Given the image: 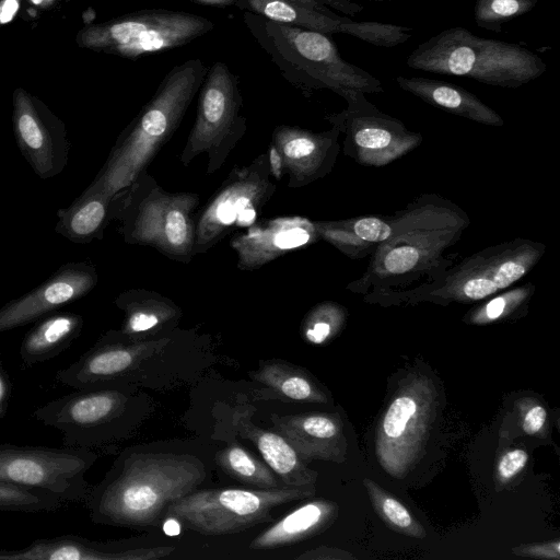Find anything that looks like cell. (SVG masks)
Here are the masks:
<instances>
[{
  "mask_svg": "<svg viewBox=\"0 0 560 560\" xmlns=\"http://www.w3.org/2000/svg\"><path fill=\"white\" fill-rule=\"evenodd\" d=\"M538 0H476L474 20L485 30L500 33L503 24L532 11Z\"/></svg>",
  "mask_w": 560,
  "mask_h": 560,
  "instance_id": "33",
  "label": "cell"
},
{
  "mask_svg": "<svg viewBox=\"0 0 560 560\" xmlns=\"http://www.w3.org/2000/svg\"><path fill=\"white\" fill-rule=\"evenodd\" d=\"M300 4L323 11L331 12V9L341 11L345 14L354 16L361 12L363 7L349 0H291Z\"/></svg>",
  "mask_w": 560,
  "mask_h": 560,
  "instance_id": "38",
  "label": "cell"
},
{
  "mask_svg": "<svg viewBox=\"0 0 560 560\" xmlns=\"http://www.w3.org/2000/svg\"><path fill=\"white\" fill-rule=\"evenodd\" d=\"M57 234L78 244L102 240L113 220V197L83 191L66 208L57 211Z\"/></svg>",
  "mask_w": 560,
  "mask_h": 560,
  "instance_id": "26",
  "label": "cell"
},
{
  "mask_svg": "<svg viewBox=\"0 0 560 560\" xmlns=\"http://www.w3.org/2000/svg\"><path fill=\"white\" fill-rule=\"evenodd\" d=\"M243 21L271 57L282 75L300 89H328L343 96L348 91L383 92L381 81L341 58L326 35L244 12Z\"/></svg>",
  "mask_w": 560,
  "mask_h": 560,
  "instance_id": "4",
  "label": "cell"
},
{
  "mask_svg": "<svg viewBox=\"0 0 560 560\" xmlns=\"http://www.w3.org/2000/svg\"><path fill=\"white\" fill-rule=\"evenodd\" d=\"M393 233L346 287L369 302H409L456 261L452 249L470 225L468 214L436 194H422L392 214Z\"/></svg>",
  "mask_w": 560,
  "mask_h": 560,
  "instance_id": "1",
  "label": "cell"
},
{
  "mask_svg": "<svg viewBox=\"0 0 560 560\" xmlns=\"http://www.w3.org/2000/svg\"><path fill=\"white\" fill-rule=\"evenodd\" d=\"M340 221L358 238L376 246L393 233L392 215H360Z\"/></svg>",
  "mask_w": 560,
  "mask_h": 560,
  "instance_id": "36",
  "label": "cell"
},
{
  "mask_svg": "<svg viewBox=\"0 0 560 560\" xmlns=\"http://www.w3.org/2000/svg\"><path fill=\"white\" fill-rule=\"evenodd\" d=\"M267 20L330 35L342 33L377 47H394L412 36L408 26L372 21H353L331 12H323L291 0H237L235 4Z\"/></svg>",
  "mask_w": 560,
  "mask_h": 560,
  "instance_id": "16",
  "label": "cell"
},
{
  "mask_svg": "<svg viewBox=\"0 0 560 560\" xmlns=\"http://www.w3.org/2000/svg\"><path fill=\"white\" fill-rule=\"evenodd\" d=\"M347 108L328 116L332 126L346 135L343 151L358 163L383 166L418 147L422 136L371 104L364 93L349 91L342 96Z\"/></svg>",
  "mask_w": 560,
  "mask_h": 560,
  "instance_id": "13",
  "label": "cell"
},
{
  "mask_svg": "<svg viewBox=\"0 0 560 560\" xmlns=\"http://www.w3.org/2000/svg\"><path fill=\"white\" fill-rule=\"evenodd\" d=\"M365 1L383 2V1H395V0H365Z\"/></svg>",
  "mask_w": 560,
  "mask_h": 560,
  "instance_id": "48",
  "label": "cell"
},
{
  "mask_svg": "<svg viewBox=\"0 0 560 560\" xmlns=\"http://www.w3.org/2000/svg\"><path fill=\"white\" fill-rule=\"evenodd\" d=\"M12 104L13 132L22 155L40 179L57 176L70 152L63 121L22 88L14 90Z\"/></svg>",
  "mask_w": 560,
  "mask_h": 560,
  "instance_id": "15",
  "label": "cell"
},
{
  "mask_svg": "<svg viewBox=\"0 0 560 560\" xmlns=\"http://www.w3.org/2000/svg\"><path fill=\"white\" fill-rule=\"evenodd\" d=\"M16 5V0H3L0 3V23H5L13 16Z\"/></svg>",
  "mask_w": 560,
  "mask_h": 560,
  "instance_id": "44",
  "label": "cell"
},
{
  "mask_svg": "<svg viewBox=\"0 0 560 560\" xmlns=\"http://www.w3.org/2000/svg\"><path fill=\"white\" fill-rule=\"evenodd\" d=\"M167 342L166 337L140 341L120 330H110L77 361L58 370L55 377L73 389L107 388L135 369L144 354L153 353Z\"/></svg>",
  "mask_w": 560,
  "mask_h": 560,
  "instance_id": "17",
  "label": "cell"
},
{
  "mask_svg": "<svg viewBox=\"0 0 560 560\" xmlns=\"http://www.w3.org/2000/svg\"><path fill=\"white\" fill-rule=\"evenodd\" d=\"M214 27L202 15L149 9L89 24L78 32L75 42L81 48L137 59L187 45Z\"/></svg>",
  "mask_w": 560,
  "mask_h": 560,
  "instance_id": "8",
  "label": "cell"
},
{
  "mask_svg": "<svg viewBox=\"0 0 560 560\" xmlns=\"http://www.w3.org/2000/svg\"><path fill=\"white\" fill-rule=\"evenodd\" d=\"M364 483L370 490L373 502L384 520L408 535L424 537L423 528L413 520L408 510L395 498L383 492L370 479Z\"/></svg>",
  "mask_w": 560,
  "mask_h": 560,
  "instance_id": "35",
  "label": "cell"
},
{
  "mask_svg": "<svg viewBox=\"0 0 560 560\" xmlns=\"http://www.w3.org/2000/svg\"><path fill=\"white\" fill-rule=\"evenodd\" d=\"M250 378L265 385L278 396L294 401H320L323 395L300 369L281 360L261 362Z\"/></svg>",
  "mask_w": 560,
  "mask_h": 560,
  "instance_id": "29",
  "label": "cell"
},
{
  "mask_svg": "<svg viewBox=\"0 0 560 560\" xmlns=\"http://www.w3.org/2000/svg\"><path fill=\"white\" fill-rule=\"evenodd\" d=\"M340 131L314 132L298 126H277L271 142L283 160L289 188H301L329 174L340 151Z\"/></svg>",
  "mask_w": 560,
  "mask_h": 560,
  "instance_id": "20",
  "label": "cell"
},
{
  "mask_svg": "<svg viewBox=\"0 0 560 560\" xmlns=\"http://www.w3.org/2000/svg\"><path fill=\"white\" fill-rule=\"evenodd\" d=\"M536 285L533 282H526L513 288H508L481 301L466 315V320L474 325H487L525 310Z\"/></svg>",
  "mask_w": 560,
  "mask_h": 560,
  "instance_id": "31",
  "label": "cell"
},
{
  "mask_svg": "<svg viewBox=\"0 0 560 560\" xmlns=\"http://www.w3.org/2000/svg\"><path fill=\"white\" fill-rule=\"evenodd\" d=\"M396 82L401 90L451 114L487 126L504 125L503 118L494 109L471 92L454 83L431 78L401 75L396 78Z\"/></svg>",
  "mask_w": 560,
  "mask_h": 560,
  "instance_id": "22",
  "label": "cell"
},
{
  "mask_svg": "<svg viewBox=\"0 0 560 560\" xmlns=\"http://www.w3.org/2000/svg\"><path fill=\"white\" fill-rule=\"evenodd\" d=\"M343 308L335 302L317 304L304 318L302 332L312 343L319 345L329 339L343 320Z\"/></svg>",
  "mask_w": 560,
  "mask_h": 560,
  "instance_id": "34",
  "label": "cell"
},
{
  "mask_svg": "<svg viewBox=\"0 0 560 560\" xmlns=\"http://www.w3.org/2000/svg\"><path fill=\"white\" fill-rule=\"evenodd\" d=\"M163 530L165 534L171 536L177 535L180 533V522L173 516H166L163 524Z\"/></svg>",
  "mask_w": 560,
  "mask_h": 560,
  "instance_id": "45",
  "label": "cell"
},
{
  "mask_svg": "<svg viewBox=\"0 0 560 560\" xmlns=\"http://www.w3.org/2000/svg\"><path fill=\"white\" fill-rule=\"evenodd\" d=\"M417 410L416 401L409 396L397 397L389 406L383 421V433L388 439L400 438Z\"/></svg>",
  "mask_w": 560,
  "mask_h": 560,
  "instance_id": "37",
  "label": "cell"
},
{
  "mask_svg": "<svg viewBox=\"0 0 560 560\" xmlns=\"http://www.w3.org/2000/svg\"><path fill=\"white\" fill-rule=\"evenodd\" d=\"M215 460L224 472L245 485L257 489H275L284 486L267 464L237 444H231L219 451Z\"/></svg>",
  "mask_w": 560,
  "mask_h": 560,
  "instance_id": "30",
  "label": "cell"
},
{
  "mask_svg": "<svg viewBox=\"0 0 560 560\" xmlns=\"http://www.w3.org/2000/svg\"><path fill=\"white\" fill-rule=\"evenodd\" d=\"M83 324V317L73 312H55L38 319L21 341L23 365L31 368L58 357L80 336Z\"/></svg>",
  "mask_w": 560,
  "mask_h": 560,
  "instance_id": "23",
  "label": "cell"
},
{
  "mask_svg": "<svg viewBox=\"0 0 560 560\" xmlns=\"http://www.w3.org/2000/svg\"><path fill=\"white\" fill-rule=\"evenodd\" d=\"M174 548L118 549L77 535L36 539L19 550H0L1 560H151L170 555Z\"/></svg>",
  "mask_w": 560,
  "mask_h": 560,
  "instance_id": "21",
  "label": "cell"
},
{
  "mask_svg": "<svg viewBox=\"0 0 560 560\" xmlns=\"http://www.w3.org/2000/svg\"><path fill=\"white\" fill-rule=\"evenodd\" d=\"M114 303L125 314L120 331L137 339L176 325L182 316V310L172 300L147 289L126 290Z\"/></svg>",
  "mask_w": 560,
  "mask_h": 560,
  "instance_id": "24",
  "label": "cell"
},
{
  "mask_svg": "<svg viewBox=\"0 0 560 560\" xmlns=\"http://www.w3.org/2000/svg\"><path fill=\"white\" fill-rule=\"evenodd\" d=\"M11 395L12 383L0 357V420H2L8 412Z\"/></svg>",
  "mask_w": 560,
  "mask_h": 560,
  "instance_id": "40",
  "label": "cell"
},
{
  "mask_svg": "<svg viewBox=\"0 0 560 560\" xmlns=\"http://www.w3.org/2000/svg\"><path fill=\"white\" fill-rule=\"evenodd\" d=\"M205 478V465L192 455L137 453L89 490L84 502L95 523L154 526L172 502L195 491Z\"/></svg>",
  "mask_w": 560,
  "mask_h": 560,
  "instance_id": "2",
  "label": "cell"
},
{
  "mask_svg": "<svg viewBox=\"0 0 560 560\" xmlns=\"http://www.w3.org/2000/svg\"><path fill=\"white\" fill-rule=\"evenodd\" d=\"M97 281L96 267L90 260L61 265L38 287L0 307V334L35 323L82 299Z\"/></svg>",
  "mask_w": 560,
  "mask_h": 560,
  "instance_id": "18",
  "label": "cell"
},
{
  "mask_svg": "<svg viewBox=\"0 0 560 560\" xmlns=\"http://www.w3.org/2000/svg\"><path fill=\"white\" fill-rule=\"evenodd\" d=\"M34 8L38 10H47L51 8L56 0H27Z\"/></svg>",
  "mask_w": 560,
  "mask_h": 560,
  "instance_id": "47",
  "label": "cell"
},
{
  "mask_svg": "<svg viewBox=\"0 0 560 560\" xmlns=\"http://www.w3.org/2000/svg\"><path fill=\"white\" fill-rule=\"evenodd\" d=\"M96 460L91 450L71 446L0 444V480L47 492L65 503L84 501L85 474Z\"/></svg>",
  "mask_w": 560,
  "mask_h": 560,
  "instance_id": "12",
  "label": "cell"
},
{
  "mask_svg": "<svg viewBox=\"0 0 560 560\" xmlns=\"http://www.w3.org/2000/svg\"><path fill=\"white\" fill-rule=\"evenodd\" d=\"M526 555H536L544 557H556L559 558V541L541 546H530L524 549Z\"/></svg>",
  "mask_w": 560,
  "mask_h": 560,
  "instance_id": "43",
  "label": "cell"
},
{
  "mask_svg": "<svg viewBox=\"0 0 560 560\" xmlns=\"http://www.w3.org/2000/svg\"><path fill=\"white\" fill-rule=\"evenodd\" d=\"M266 153L268 159L270 176L273 177V179L276 180H281L285 173L283 160L281 158L280 152L272 143H270L268 152Z\"/></svg>",
  "mask_w": 560,
  "mask_h": 560,
  "instance_id": "42",
  "label": "cell"
},
{
  "mask_svg": "<svg viewBox=\"0 0 560 560\" xmlns=\"http://www.w3.org/2000/svg\"><path fill=\"white\" fill-rule=\"evenodd\" d=\"M247 129L238 78L222 62H213L199 89L198 109L179 160L187 166L207 155V173L221 168Z\"/></svg>",
  "mask_w": 560,
  "mask_h": 560,
  "instance_id": "10",
  "label": "cell"
},
{
  "mask_svg": "<svg viewBox=\"0 0 560 560\" xmlns=\"http://www.w3.org/2000/svg\"><path fill=\"white\" fill-rule=\"evenodd\" d=\"M546 420V410L541 406H535L527 411L523 420V429L527 434L537 433Z\"/></svg>",
  "mask_w": 560,
  "mask_h": 560,
  "instance_id": "41",
  "label": "cell"
},
{
  "mask_svg": "<svg viewBox=\"0 0 560 560\" xmlns=\"http://www.w3.org/2000/svg\"><path fill=\"white\" fill-rule=\"evenodd\" d=\"M276 432L281 434L303 458L326 453V442L338 433L336 421L324 415H270Z\"/></svg>",
  "mask_w": 560,
  "mask_h": 560,
  "instance_id": "27",
  "label": "cell"
},
{
  "mask_svg": "<svg viewBox=\"0 0 560 560\" xmlns=\"http://www.w3.org/2000/svg\"><path fill=\"white\" fill-rule=\"evenodd\" d=\"M406 63L415 70L466 77L508 89L520 88L547 69L545 61L529 49L479 37L463 26L446 28L419 44Z\"/></svg>",
  "mask_w": 560,
  "mask_h": 560,
  "instance_id": "5",
  "label": "cell"
},
{
  "mask_svg": "<svg viewBox=\"0 0 560 560\" xmlns=\"http://www.w3.org/2000/svg\"><path fill=\"white\" fill-rule=\"evenodd\" d=\"M527 462V453L524 450L516 448L508 452L498 465V471L501 478L510 479L515 476Z\"/></svg>",
  "mask_w": 560,
  "mask_h": 560,
  "instance_id": "39",
  "label": "cell"
},
{
  "mask_svg": "<svg viewBox=\"0 0 560 560\" xmlns=\"http://www.w3.org/2000/svg\"><path fill=\"white\" fill-rule=\"evenodd\" d=\"M330 506L322 501L303 504L256 536L249 547L272 549L295 544L315 533L328 518Z\"/></svg>",
  "mask_w": 560,
  "mask_h": 560,
  "instance_id": "28",
  "label": "cell"
},
{
  "mask_svg": "<svg viewBox=\"0 0 560 560\" xmlns=\"http://www.w3.org/2000/svg\"><path fill=\"white\" fill-rule=\"evenodd\" d=\"M200 197L171 192L143 172L113 197V220L131 245L150 246L170 259L188 264L195 253L196 218Z\"/></svg>",
  "mask_w": 560,
  "mask_h": 560,
  "instance_id": "6",
  "label": "cell"
},
{
  "mask_svg": "<svg viewBox=\"0 0 560 560\" xmlns=\"http://www.w3.org/2000/svg\"><path fill=\"white\" fill-rule=\"evenodd\" d=\"M542 242L516 237L457 260L428 289L409 302L474 303L524 278L542 258Z\"/></svg>",
  "mask_w": 560,
  "mask_h": 560,
  "instance_id": "7",
  "label": "cell"
},
{
  "mask_svg": "<svg viewBox=\"0 0 560 560\" xmlns=\"http://www.w3.org/2000/svg\"><path fill=\"white\" fill-rule=\"evenodd\" d=\"M207 70L200 59H189L173 67L153 97L120 133L104 165L83 191L114 197L147 172L178 128Z\"/></svg>",
  "mask_w": 560,
  "mask_h": 560,
  "instance_id": "3",
  "label": "cell"
},
{
  "mask_svg": "<svg viewBox=\"0 0 560 560\" xmlns=\"http://www.w3.org/2000/svg\"><path fill=\"white\" fill-rule=\"evenodd\" d=\"M233 422L240 434L254 443L282 485L303 487L311 482L310 471L281 434L256 427L246 413L240 411L235 412Z\"/></svg>",
  "mask_w": 560,
  "mask_h": 560,
  "instance_id": "25",
  "label": "cell"
},
{
  "mask_svg": "<svg viewBox=\"0 0 560 560\" xmlns=\"http://www.w3.org/2000/svg\"><path fill=\"white\" fill-rule=\"evenodd\" d=\"M127 396L116 388L75 389L37 407L34 418L59 431L66 446L91 450L124 415Z\"/></svg>",
  "mask_w": 560,
  "mask_h": 560,
  "instance_id": "14",
  "label": "cell"
},
{
  "mask_svg": "<svg viewBox=\"0 0 560 560\" xmlns=\"http://www.w3.org/2000/svg\"><path fill=\"white\" fill-rule=\"evenodd\" d=\"M314 221L302 215L256 221L230 241L237 256V268L255 270L318 240Z\"/></svg>",
  "mask_w": 560,
  "mask_h": 560,
  "instance_id": "19",
  "label": "cell"
},
{
  "mask_svg": "<svg viewBox=\"0 0 560 560\" xmlns=\"http://www.w3.org/2000/svg\"><path fill=\"white\" fill-rule=\"evenodd\" d=\"M308 486L275 489L218 488L192 491L172 502L164 516L202 535L235 534L272 521L271 510L312 494Z\"/></svg>",
  "mask_w": 560,
  "mask_h": 560,
  "instance_id": "9",
  "label": "cell"
},
{
  "mask_svg": "<svg viewBox=\"0 0 560 560\" xmlns=\"http://www.w3.org/2000/svg\"><path fill=\"white\" fill-rule=\"evenodd\" d=\"M267 153L234 167L196 218L195 253L205 254L223 237L254 224L276 192Z\"/></svg>",
  "mask_w": 560,
  "mask_h": 560,
  "instance_id": "11",
  "label": "cell"
},
{
  "mask_svg": "<svg viewBox=\"0 0 560 560\" xmlns=\"http://www.w3.org/2000/svg\"><path fill=\"white\" fill-rule=\"evenodd\" d=\"M65 502L47 492L0 480V511L38 513L60 509Z\"/></svg>",
  "mask_w": 560,
  "mask_h": 560,
  "instance_id": "32",
  "label": "cell"
},
{
  "mask_svg": "<svg viewBox=\"0 0 560 560\" xmlns=\"http://www.w3.org/2000/svg\"><path fill=\"white\" fill-rule=\"evenodd\" d=\"M191 1L202 4V5L217 7V8L235 5L237 2V0H191Z\"/></svg>",
  "mask_w": 560,
  "mask_h": 560,
  "instance_id": "46",
  "label": "cell"
}]
</instances>
